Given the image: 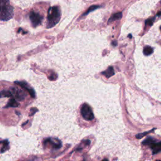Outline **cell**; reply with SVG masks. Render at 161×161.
<instances>
[{"label": "cell", "instance_id": "cell-13", "mask_svg": "<svg viewBox=\"0 0 161 161\" xmlns=\"http://www.w3.org/2000/svg\"><path fill=\"white\" fill-rule=\"evenodd\" d=\"M153 51H154V50H153L152 47H151L150 46H146L143 49V52L145 55L148 56V55H151L153 53Z\"/></svg>", "mask_w": 161, "mask_h": 161}, {"label": "cell", "instance_id": "cell-9", "mask_svg": "<svg viewBox=\"0 0 161 161\" xmlns=\"http://www.w3.org/2000/svg\"><path fill=\"white\" fill-rule=\"evenodd\" d=\"M150 148H152V153L153 154H156L157 153L160 152L161 150V142H156L152 146H150Z\"/></svg>", "mask_w": 161, "mask_h": 161}, {"label": "cell", "instance_id": "cell-16", "mask_svg": "<svg viewBox=\"0 0 161 161\" xmlns=\"http://www.w3.org/2000/svg\"><path fill=\"white\" fill-rule=\"evenodd\" d=\"M3 147L1 149V153L4 152L5 151L8 149V145H9V142L7 140H5L4 141H3Z\"/></svg>", "mask_w": 161, "mask_h": 161}, {"label": "cell", "instance_id": "cell-17", "mask_svg": "<svg viewBox=\"0 0 161 161\" xmlns=\"http://www.w3.org/2000/svg\"><path fill=\"white\" fill-rule=\"evenodd\" d=\"M154 21V18H150L148 19L145 21V26H152L153 25V23Z\"/></svg>", "mask_w": 161, "mask_h": 161}, {"label": "cell", "instance_id": "cell-3", "mask_svg": "<svg viewBox=\"0 0 161 161\" xmlns=\"http://www.w3.org/2000/svg\"><path fill=\"white\" fill-rule=\"evenodd\" d=\"M81 113L82 116L86 120L90 121L94 119V113L92 112L91 107L88 104L84 103L82 106L81 109Z\"/></svg>", "mask_w": 161, "mask_h": 161}, {"label": "cell", "instance_id": "cell-14", "mask_svg": "<svg viewBox=\"0 0 161 161\" xmlns=\"http://www.w3.org/2000/svg\"><path fill=\"white\" fill-rule=\"evenodd\" d=\"M12 96L10 91H3L1 92H0V98H10V97Z\"/></svg>", "mask_w": 161, "mask_h": 161}, {"label": "cell", "instance_id": "cell-5", "mask_svg": "<svg viewBox=\"0 0 161 161\" xmlns=\"http://www.w3.org/2000/svg\"><path fill=\"white\" fill-rule=\"evenodd\" d=\"M10 92L12 96H14L17 100H20V101H22L23 100H24L27 96L23 90L18 88H11Z\"/></svg>", "mask_w": 161, "mask_h": 161}, {"label": "cell", "instance_id": "cell-12", "mask_svg": "<svg viewBox=\"0 0 161 161\" xmlns=\"http://www.w3.org/2000/svg\"><path fill=\"white\" fill-rule=\"evenodd\" d=\"M122 18V12H119V13H115V14L113 15L112 17H110V18L109 19V21H108V23L113 22V21H115V20H120V19H121Z\"/></svg>", "mask_w": 161, "mask_h": 161}, {"label": "cell", "instance_id": "cell-10", "mask_svg": "<svg viewBox=\"0 0 161 161\" xmlns=\"http://www.w3.org/2000/svg\"><path fill=\"white\" fill-rule=\"evenodd\" d=\"M156 142H157V140L156 139H154V138L152 137H148L142 142V144L144 145H148L150 147V146L152 145Z\"/></svg>", "mask_w": 161, "mask_h": 161}, {"label": "cell", "instance_id": "cell-4", "mask_svg": "<svg viewBox=\"0 0 161 161\" xmlns=\"http://www.w3.org/2000/svg\"><path fill=\"white\" fill-rule=\"evenodd\" d=\"M43 17L40 14L35 13L34 11H32L30 13V20L34 27H36L42 23Z\"/></svg>", "mask_w": 161, "mask_h": 161}, {"label": "cell", "instance_id": "cell-2", "mask_svg": "<svg viewBox=\"0 0 161 161\" xmlns=\"http://www.w3.org/2000/svg\"><path fill=\"white\" fill-rule=\"evenodd\" d=\"M60 20V10L58 6L51 7L48 10L47 26V28L53 27L59 23Z\"/></svg>", "mask_w": 161, "mask_h": 161}, {"label": "cell", "instance_id": "cell-6", "mask_svg": "<svg viewBox=\"0 0 161 161\" xmlns=\"http://www.w3.org/2000/svg\"><path fill=\"white\" fill-rule=\"evenodd\" d=\"M15 83L18 85H19L20 86H21L22 88L25 89L26 91H28V92L30 94V96H32V98H35V92L34 91V90L28 84V83H27L25 81H16Z\"/></svg>", "mask_w": 161, "mask_h": 161}, {"label": "cell", "instance_id": "cell-1", "mask_svg": "<svg viewBox=\"0 0 161 161\" xmlns=\"http://www.w3.org/2000/svg\"><path fill=\"white\" fill-rule=\"evenodd\" d=\"M13 16V8L9 0H0V20L8 21Z\"/></svg>", "mask_w": 161, "mask_h": 161}, {"label": "cell", "instance_id": "cell-18", "mask_svg": "<svg viewBox=\"0 0 161 161\" xmlns=\"http://www.w3.org/2000/svg\"><path fill=\"white\" fill-rule=\"evenodd\" d=\"M152 130H150V131H149V132H144V133H139V134H138V135H136V138H137V139H141L142 137H143V136H145V135H147L148 133L152 132Z\"/></svg>", "mask_w": 161, "mask_h": 161}, {"label": "cell", "instance_id": "cell-22", "mask_svg": "<svg viewBox=\"0 0 161 161\" xmlns=\"http://www.w3.org/2000/svg\"><path fill=\"white\" fill-rule=\"evenodd\" d=\"M129 37H130V38H132V35H131V34H129Z\"/></svg>", "mask_w": 161, "mask_h": 161}, {"label": "cell", "instance_id": "cell-24", "mask_svg": "<svg viewBox=\"0 0 161 161\" xmlns=\"http://www.w3.org/2000/svg\"></svg>", "mask_w": 161, "mask_h": 161}, {"label": "cell", "instance_id": "cell-20", "mask_svg": "<svg viewBox=\"0 0 161 161\" xmlns=\"http://www.w3.org/2000/svg\"><path fill=\"white\" fill-rule=\"evenodd\" d=\"M55 74H53V75H52V76H51V77H49V79H51V80H52V78H54V80H55Z\"/></svg>", "mask_w": 161, "mask_h": 161}, {"label": "cell", "instance_id": "cell-21", "mask_svg": "<svg viewBox=\"0 0 161 161\" xmlns=\"http://www.w3.org/2000/svg\"><path fill=\"white\" fill-rule=\"evenodd\" d=\"M112 44L113 46H116V45H117V42H116V41H115V42H113Z\"/></svg>", "mask_w": 161, "mask_h": 161}, {"label": "cell", "instance_id": "cell-11", "mask_svg": "<svg viewBox=\"0 0 161 161\" xmlns=\"http://www.w3.org/2000/svg\"><path fill=\"white\" fill-rule=\"evenodd\" d=\"M19 106V104L18 103L17 101H16L15 99L14 98H11L10 99V101H9L8 103L7 104V105L4 107V108H9V107H11V108H16V107H18Z\"/></svg>", "mask_w": 161, "mask_h": 161}, {"label": "cell", "instance_id": "cell-19", "mask_svg": "<svg viewBox=\"0 0 161 161\" xmlns=\"http://www.w3.org/2000/svg\"><path fill=\"white\" fill-rule=\"evenodd\" d=\"M38 111V110H37V109H35V108H32V109H31V111H30L31 113H32V114H31L30 115H33L34 113H35V111Z\"/></svg>", "mask_w": 161, "mask_h": 161}, {"label": "cell", "instance_id": "cell-8", "mask_svg": "<svg viewBox=\"0 0 161 161\" xmlns=\"http://www.w3.org/2000/svg\"><path fill=\"white\" fill-rule=\"evenodd\" d=\"M101 74L105 76V77H107V78H109L111 76H113L115 74V71H114V69L113 67L112 66H110L107 69V70H105V71L102 72Z\"/></svg>", "mask_w": 161, "mask_h": 161}, {"label": "cell", "instance_id": "cell-15", "mask_svg": "<svg viewBox=\"0 0 161 161\" xmlns=\"http://www.w3.org/2000/svg\"><path fill=\"white\" fill-rule=\"evenodd\" d=\"M100 8V6H97V5H92L91 6V7L89 8L88 10L86 11V13H84V14H83V16L86 15H88V13H91V12H92V11H94V10H97L98 8Z\"/></svg>", "mask_w": 161, "mask_h": 161}, {"label": "cell", "instance_id": "cell-7", "mask_svg": "<svg viewBox=\"0 0 161 161\" xmlns=\"http://www.w3.org/2000/svg\"><path fill=\"white\" fill-rule=\"evenodd\" d=\"M49 144L52 146V148H59L61 147L62 144L61 142L58 139H47L44 141V144Z\"/></svg>", "mask_w": 161, "mask_h": 161}, {"label": "cell", "instance_id": "cell-23", "mask_svg": "<svg viewBox=\"0 0 161 161\" xmlns=\"http://www.w3.org/2000/svg\"><path fill=\"white\" fill-rule=\"evenodd\" d=\"M108 161V160H107V159H105L103 160V161Z\"/></svg>", "mask_w": 161, "mask_h": 161}]
</instances>
